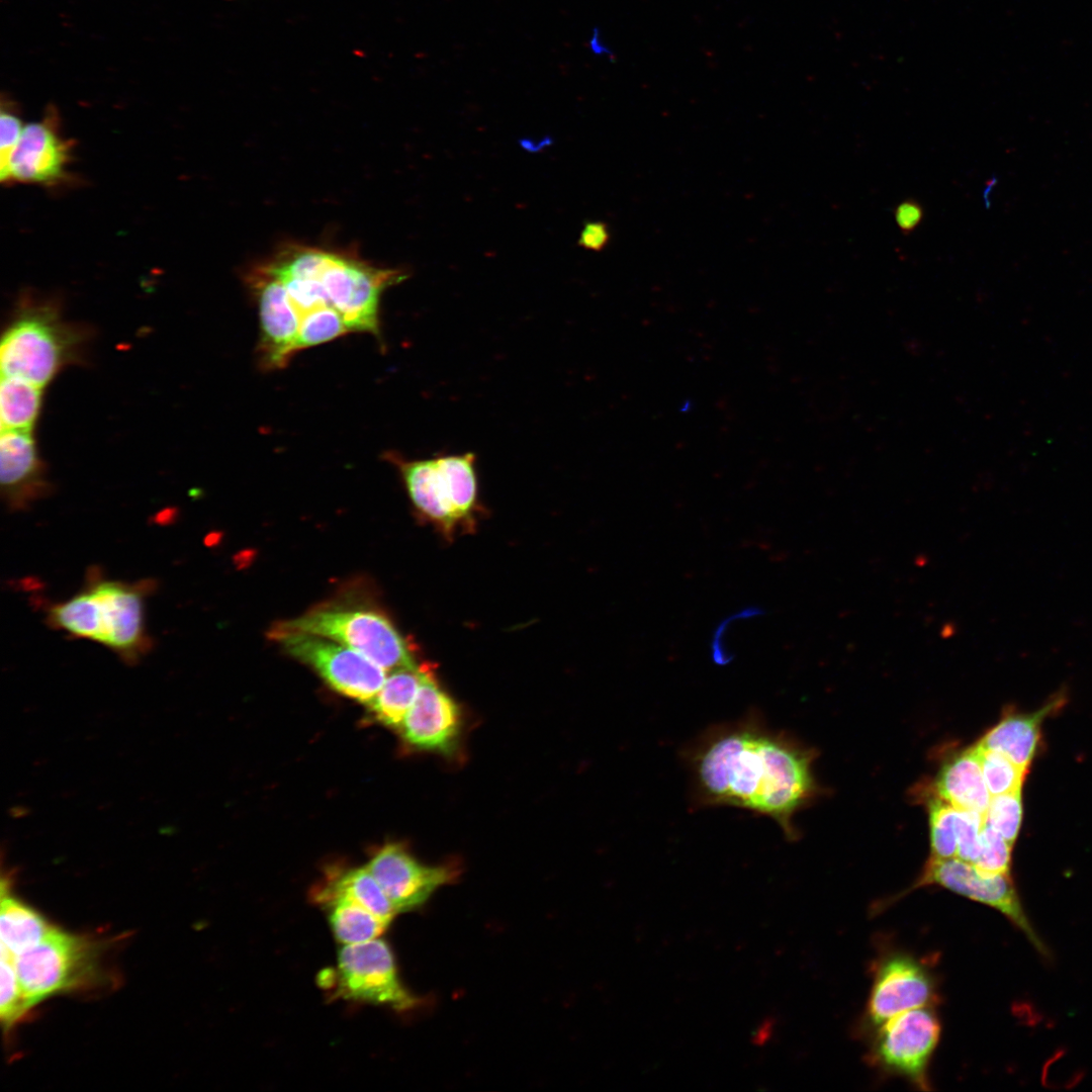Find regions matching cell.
Here are the masks:
<instances>
[{"label": "cell", "mask_w": 1092, "mask_h": 1092, "mask_svg": "<svg viewBox=\"0 0 1092 1092\" xmlns=\"http://www.w3.org/2000/svg\"><path fill=\"white\" fill-rule=\"evenodd\" d=\"M610 239L608 224L604 221L592 220L583 224L577 244L585 250L600 252L607 247Z\"/></svg>", "instance_id": "cell-32"}, {"label": "cell", "mask_w": 1092, "mask_h": 1092, "mask_svg": "<svg viewBox=\"0 0 1092 1092\" xmlns=\"http://www.w3.org/2000/svg\"><path fill=\"white\" fill-rule=\"evenodd\" d=\"M461 729L458 705L425 674L415 703L398 728L406 743L420 749L451 752Z\"/></svg>", "instance_id": "cell-14"}, {"label": "cell", "mask_w": 1092, "mask_h": 1092, "mask_svg": "<svg viewBox=\"0 0 1092 1092\" xmlns=\"http://www.w3.org/2000/svg\"><path fill=\"white\" fill-rule=\"evenodd\" d=\"M861 1029L871 1034L905 1011L938 1003L937 978L928 962L906 951L884 953L873 964Z\"/></svg>", "instance_id": "cell-8"}, {"label": "cell", "mask_w": 1092, "mask_h": 1092, "mask_svg": "<svg viewBox=\"0 0 1092 1092\" xmlns=\"http://www.w3.org/2000/svg\"><path fill=\"white\" fill-rule=\"evenodd\" d=\"M100 953L93 940L55 928L40 943L14 957L30 1008L52 995L97 984L103 979Z\"/></svg>", "instance_id": "cell-5"}, {"label": "cell", "mask_w": 1092, "mask_h": 1092, "mask_svg": "<svg viewBox=\"0 0 1092 1092\" xmlns=\"http://www.w3.org/2000/svg\"><path fill=\"white\" fill-rule=\"evenodd\" d=\"M292 657L312 667L338 693L368 705L386 671L359 651L335 640L302 632L268 635Z\"/></svg>", "instance_id": "cell-9"}, {"label": "cell", "mask_w": 1092, "mask_h": 1092, "mask_svg": "<svg viewBox=\"0 0 1092 1092\" xmlns=\"http://www.w3.org/2000/svg\"><path fill=\"white\" fill-rule=\"evenodd\" d=\"M320 905L327 911L333 934L341 944L375 939L389 925L365 907L346 898L332 897Z\"/></svg>", "instance_id": "cell-22"}, {"label": "cell", "mask_w": 1092, "mask_h": 1092, "mask_svg": "<svg viewBox=\"0 0 1092 1092\" xmlns=\"http://www.w3.org/2000/svg\"><path fill=\"white\" fill-rule=\"evenodd\" d=\"M940 1033L934 1005L905 1011L870 1034L867 1062L883 1074L903 1078L917 1089L929 1091L928 1070Z\"/></svg>", "instance_id": "cell-6"}, {"label": "cell", "mask_w": 1092, "mask_h": 1092, "mask_svg": "<svg viewBox=\"0 0 1092 1092\" xmlns=\"http://www.w3.org/2000/svg\"><path fill=\"white\" fill-rule=\"evenodd\" d=\"M926 886H938L965 898L992 907L1006 916L1043 957L1048 948L1028 920L1010 874H989L959 857H930L908 892Z\"/></svg>", "instance_id": "cell-10"}, {"label": "cell", "mask_w": 1092, "mask_h": 1092, "mask_svg": "<svg viewBox=\"0 0 1092 1092\" xmlns=\"http://www.w3.org/2000/svg\"><path fill=\"white\" fill-rule=\"evenodd\" d=\"M984 815L958 808L957 857L974 863L981 850V831Z\"/></svg>", "instance_id": "cell-30"}, {"label": "cell", "mask_w": 1092, "mask_h": 1092, "mask_svg": "<svg viewBox=\"0 0 1092 1092\" xmlns=\"http://www.w3.org/2000/svg\"><path fill=\"white\" fill-rule=\"evenodd\" d=\"M1062 703V697H1057L1034 713L1009 715L992 727L977 745L1002 753L1027 770L1036 752L1043 719Z\"/></svg>", "instance_id": "cell-17"}, {"label": "cell", "mask_w": 1092, "mask_h": 1092, "mask_svg": "<svg viewBox=\"0 0 1092 1092\" xmlns=\"http://www.w3.org/2000/svg\"><path fill=\"white\" fill-rule=\"evenodd\" d=\"M983 776L991 796L1021 790L1026 769L1018 766L997 751L983 749L976 744Z\"/></svg>", "instance_id": "cell-26"}, {"label": "cell", "mask_w": 1092, "mask_h": 1092, "mask_svg": "<svg viewBox=\"0 0 1092 1092\" xmlns=\"http://www.w3.org/2000/svg\"><path fill=\"white\" fill-rule=\"evenodd\" d=\"M86 339L80 327L62 320L55 302L23 296L2 337L1 375L43 388L76 361Z\"/></svg>", "instance_id": "cell-3"}, {"label": "cell", "mask_w": 1092, "mask_h": 1092, "mask_svg": "<svg viewBox=\"0 0 1092 1092\" xmlns=\"http://www.w3.org/2000/svg\"><path fill=\"white\" fill-rule=\"evenodd\" d=\"M55 928L29 906L2 891L0 910L1 946L18 954L40 943Z\"/></svg>", "instance_id": "cell-21"}, {"label": "cell", "mask_w": 1092, "mask_h": 1092, "mask_svg": "<svg viewBox=\"0 0 1092 1092\" xmlns=\"http://www.w3.org/2000/svg\"><path fill=\"white\" fill-rule=\"evenodd\" d=\"M0 1016L6 1027L13 1025L30 1008L21 988L14 957L1 946Z\"/></svg>", "instance_id": "cell-27"}, {"label": "cell", "mask_w": 1092, "mask_h": 1092, "mask_svg": "<svg viewBox=\"0 0 1092 1092\" xmlns=\"http://www.w3.org/2000/svg\"><path fill=\"white\" fill-rule=\"evenodd\" d=\"M931 857H957L958 808L935 795L928 801Z\"/></svg>", "instance_id": "cell-24"}, {"label": "cell", "mask_w": 1092, "mask_h": 1092, "mask_svg": "<svg viewBox=\"0 0 1092 1092\" xmlns=\"http://www.w3.org/2000/svg\"><path fill=\"white\" fill-rule=\"evenodd\" d=\"M1 494L12 511L28 509L50 491L31 431L4 430L0 438Z\"/></svg>", "instance_id": "cell-15"}, {"label": "cell", "mask_w": 1092, "mask_h": 1092, "mask_svg": "<svg viewBox=\"0 0 1092 1092\" xmlns=\"http://www.w3.org/2000/svg\"><path fill=\"white\" fill-rule=\"evenodd\" d=\"M155 585L152 579L127 583L90 572L83 590L48 609L47 622L74 638L103 644L123 661L135 663L152 647L145 625V599Z\"/></svg>", "instance_id": "cell-2"}, {"label": "cell", "mask_w": 1092, "mask_h": 1092, "mask_svg": "<svg viewBox=\"0 0 1092 1092\" xmlns=\"http://www.w3.org/2000/svg\"><path fill=\"white\" fill-rule=\"evenodd\" d=\"M386 456L397 466L416 509L451 535L459 522L442 496L435 457L412 460L396 452Z\"/></svg>", "instance_id": "cell-18"}, {"label": "cell", "mask_w": 1092, "mask_h": 1092, "mask_svg": "<svg viewBox=\"0 0 1092 1092\" xmlns=\"http://www.w3.org/2000/svg\"><path fill=\"white\" fill-rule=\"evenodd\" d=\"M328 978L336 995L348 1000L385 1005L396 1011L412 1010L421 1002L402 985L392 950L379 937L343 944L337 969Z\"/></svg>", "instance_id": "cell-7"}, {"label": "cell", "mask_w": 1092, "mask_h": 1092, "mask_svg": "<svg viewBox=\"0 0 1092 1092\" xmlns=\"http://www.w3.org/2000/svg\"><path fill=\"white\" fill-rule=\"evenodd\" d=\"M332 897L352 900L368 909L387 924H390L397 914L366 866L351 868L331 875L327 882L317 888L313 894V900L317 904Z\"/></svg>", "instance_id": "cell-19"}, {"label": "cell", "mask_w": 1092, "mask_h": 1092, "mask_svg": "<svg viewBox=\"0 0 1092 1092\" xmlns=\"http://www.w3.org/2000/svg\"><path fill=\"white\" fill-rule=\"evenodd\" d=\"M696 808L729 806L772 819L790 840L795 814L817 794L814 752L751 710L707 728L682 752Z\"/></svg>", "instance_id": "cell-1"}, {"label": "cell", "mask_w": 1092, "mask_h": 1092, "mask_svg": "<svg viewBox=\"0 0 1092 1092\" xmlns=\"http://www.w3.org/2000/svg\"><path fill=\"white\" fill-rule=\"evenodd\" d=\"M171 518H174V511H172V510H170V511H163V512H161V513L159 514L158 518H156V520H157V521H158V522H159L160 524H162V523H164L165 521H168V522H169V521L171 520Z\"/></svg>", "instance_id": "cell-35"}, {"label": "cell", "mask_w": 1092, "mask_h": 1092, "mask_svg": "<svg viewBox=\"0 0 1092 1092\" xmlns=\"http://www.w3.org/2000/svg\"><path fill=\"white\" fill-rule=\"evenodd\" d=\"M1022 820L1021 790L991 796L984 823L997 831L1009 843L1018 835Z\"/></svg>", "instance_id": "cell-28"}, {"label": "cell", "mask_w": 1092, "mask_h": 1092, "mask_svg": "<svg viewBox=\"0 0 1092 1092\" xmlns=\"http://www.w3.org/2000/svg\"><path fill=\"white\" fill-rule=\"evenodd\" d=\"M282 632H302L335 640L359 651L388 672L418 665L393 623L372 608L323 605L275 624L268 635Z\"/></svg>", "instance_id": "cell-4"}, {"label": "cell", "mask_w": 1092, "mask_h": 1092, "mask_svg": "<svg viewBox=\"0 0 1092 1092\" xmlns=\"http://www.w3.org/2000/svg\"><path fill=\"white\" fill-rule=\"evenodd\" d=\"M366 868L397 914L420 908L438 888L452 883L459 875L452 866L420 862L402 844L396 842L381 846Z\"/></svg>", "instance_id": "cell-11"}, {"label": "cell", "mask_w": 1092, "mask_h": 1092, "mask_svg": "<svg viewBox=\"0 0 1092 1092\" xmlns=\"http://www.w3.org/2000/svg\"><path fill=\"white\" fill-rule=\"evenodd\" d=\"M71 149L60 133L55 106L49 105L41 120L23 127L3 182L57 184L66 179Z\"/></svg>", "instance_id": "cell-12"}, {"label": "cell", "mask_w": 1092, "mask_h": 1092, "mask_svg": "<svg viewBox=\"0 0 1092 1092\" xmlns=\"http://www.w3.org/2000/svg\"><path fill=\"white\" fill-rule=\"evenodd\" d=\"M245 280L259 307V363L267 370L282 368L294 355L298 320L282 285L257 264L249 269Z\"/></svg>", "instance_id": "cell-13"}, {"label": "cell", "mask_w": 1092, "mask_h": 1092, "mask_svg": "<svg viewBox=\"0 0 1092 1092\" xmlns=\"http://www.w3.org/2000/svg\"><path fill=\"white\" fill-rule=\"evenodd\" d=\"M1011 843L984 823L981 850L974 864L989 874H1010Z\"/></svg>", "instance_id": "cell-29"}, {"label": "cell", "mask_w": 1092, "mask_h": 1092, "mask_svg": "<svg viewBox=\"0 0 1092 1092\" xmlns=\"http://www.w3.org/2000/svg\"><path fill=\"white\" fill-rule=\"evenodd\" d=\"M935 796L956 808L985 815L991 795L976 745L944 762L935 782Z\"/></svg>", "instance_id": "cell-16"}, {"label": "cell", "mask_w": 1092, "mask_h": 1092, "mask_svg": "<svg viewBox=\"0 0 1092 1092\" xmlns=\"http://www.w3.org/2000/svg\"><path fill=\"white\" fill-rule=\"evenodd\" d=\"M428 670L416 665L389 671L381 689L368 704L374 717L383 725L398 729L415 703Z\"/></svg>", "instance_id": "cell-20"}, {"label": "cell", "mask_w": 1092, "mask_h": 1092, "mask_svg": "<svg viewBox=\"0 0 1092 1092\" xmlns=\"http://www.w3.org/2000/svg\"><path fill=\"white\" fill-rule=\"evenodd\" d=\"M343 316L334 307L312 312L299 323L294 343V355L300 350L313 347L349 333Z\"/></svg>", "instance_id": "cell-25"}, {"label": "cell", "mask_w": 1092, "mask_h": 1092, "mask_svg": "<svg viewBox=\"0 0 1092 1092\" xmlns=\"http://www.w3.org/2000/svg\"><path fill=\"white\" fill-rule=\"evenodd\" d=\"M772 1022L771 1020H765L761 1023L757 1031L754 1033L753 1042L756 1044L764 1043L771 1033Z\"/></svg>", "instance_id": "cell-34"}, {"label": "cell", "mask_w": 1092, "mask_h": 1092, "mask_svg": "<svg viewBox=\"0 0 1092 1092\" xmlns=\"http://www.w3.org/2000/svg\"><path fill=\"white\" fill-rule=\"evenodd\" d=\"M923 207L912 198L902 201L894 209V215L898 226L904 235H910L921 223Z\"/></svg>", "instance_id": "cell-33"}, {"label": "cell", "mask_w": 1092, "mask_h": 1092, "mask_svg": "<svg viewBox=\"0 0 1092 1092\" xmlns=\"http://www.w3.org/2000/svg\"><path fill=\"white\" fill-rule=\"evenodd\" d=\"M12 105L9 100L5 102L2 97L0 112V179L2 182L24 127Z\"/></svg>", "instance_id": "cell-31"}, {"label": "cell", "mask_w": 1092, "mask_h": 1092, "mask_svg": "<svg viewBox=\"0 0 1092 1092\" xmlns=\"http://www.w3.org/2000/svg\"><path fill=\"white\" fill-rule=\"evenodd\" d=\"M41 390L26 380L1 375V431H31L40 411Z\"/></svg>", "instance_id": "cell-23"}]
</instances>
